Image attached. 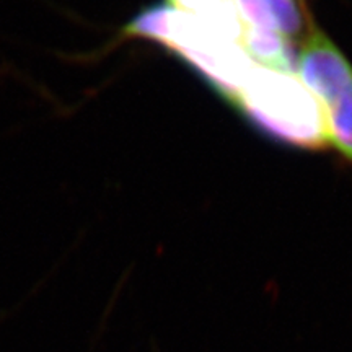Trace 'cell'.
I'll use <instances>...</instances> for the list:
<instances>
[{
  "label": "cell",
  "instance_id": "cell-2",
  "mask_svg": "<svg viewBox=\"0 0 352 352\" xmlns=\"http://www.w3.org/2000/svg\"><path fill=\"white\" fill-rule=\"evenodd\" d=\"M232 104L279 142L302 148L327 144L318 103L294 74L254 64Z\"/></svg>",
  "mask_w": 352,
  "mask_h": 352
},
{
  "label": "cell",
  "instance_id": "cell-1",
  "mask_svg": "<svg viewBox=\"0 0 352 352\" xmlns=\"http://www.w3.org/2000/svg\"><path fill=\"white\" fill-rule=\"evenodd\" d=\"M121 34L157 43L179 56L228 103L256 64L240 43L227 38L210 21L168 2L144 7L122 26Z\"/></svg>",
  "mask_w": 352,
  "mask_h": 352
},
{
  "label": "cell",
  "instance_id": "cell-3",
  "mask_svg": "<svg viewBox=\"0 0 352 352\" xmlns=\"http://www.w3.org/2000/svg\"><path fill=\"white\" fill-rule=\"evenodd\" d=\"M300 82L314 95L327 144L352 164V65L327 34L310 28L297 56Z\"/></svg>",
  "mask_w": 352,
  "mask_h": 352
},
{
  "label": "cell",
  "instance_id": "cell-6",
  "mask_svg": "<svg viewBox=\"0 0 352 352\" xmlns=\"http://www.w3.org/2000/svg\"><path fill=\"white\" fill-rule=\"evenodd\" d=\"M226 0H168L171 6L189 13H202L220 6Z\"/></svg>",
  "mask_w": 352,
  "mask_h": 352
},
{
  "label": "cell",
  "instance_id": "cell-5",
  "mask_svg": "<svg viewBox=\"0 0 352 352\" xmlns=\"http://www.w3.org/2000/svg\"><path fill=\"white\" fill-rule=\"evenodd\" d=\"M240 44L246 54L263 67L294 74L292 50L289 46V39L280 34L245 26Z\"/></svg>",
  "mask_w": 352,
  "mask_h": 352
},
{
  "label": "cell",
  "instance_id": "cell-4",
  "mask_svg": "<svg viewBox=\"0 0 352 352\" xmlns=\"http://www.w3.org/2000/svg\"><path fill=\"white\" fill-rule=\"evenodd\" d=\"M245 26L296 39L303 30V15L296 0H233Z\"/></svg>",
  "mask_w": 352,
  "mask_h": 352
}]
</instances>
